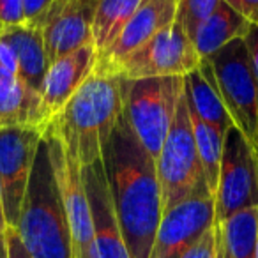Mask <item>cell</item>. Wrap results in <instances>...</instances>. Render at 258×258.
<instances>
[{"label": "cell", "mask_w": 258, "mask_h": 258, "mask_svg": "<svg viewBox=\"0 0 258 258\" xmlns=\"http://www.w3.org/2000/svg\"><path fill=\"white\" fill-rule=\"evenodd\" d=\"M219 2L221 0H179L175 20L180 23V27L191 41L195 39L198 29L216 11Z\"/></svg>", "instance_id": "603a6c76"}, {"label": "cell", "mask_w": 258, "mask_h": 258, "mask_svg": "<svg viewBox=\"0 0 258 258\" xmlns=\"http://www.w3.org/2000/svg\"><path fill=\"white\" fill-rule=\"evenodd\" d=\"M251 23L235 13L226 2H219L216 11L198 29L193 44L202 58L211 57L223 46L235 39H244Z\"/></svg>", "instance_id": "d6986e66"}, {"label": "cell", "mask_w": 258, "mask_h": 258, "mask_svg": "<svg viewBox=\"0 0 258 258\" xmlns=\"http://www.w3.org/2000/svg\"><path fill=\"white\" fill-rule=\"evenodd\" d=\"M258 207V156L233 125L225 135L218 187L214 193L216 225L244 209Z\"/></svg>", "instance_id": "ba28073f"}, {"label": "cell", "mask_w": 258, "mask_h": 258, "mask_svg": "<svg viewBox=\"0 0 258 258\" xmlns=\"http://www.w3.org/2000/svg\"><path fill=\"white\" fill-rule=\"evenodd\" d=\"M177 4L179 0H145L129 18L117 39L97 55V66L94 73L110 75L111 69L129 53H133L151 37L172 25L177 18Z\"/></svg>", "instance_id": "4fadbf2b"}, {"label": "cell", "mask_w": 258, "mask_h": 258, "mask_svg": "<svg viewBox=\"0 0 258 258\" xmlns=\"http://www.w3.org/2000/svg\"><path fill=\"white\" fill-rule=\"evenodd\" d=\"M214 197L198 195L163 212L149 258H179L212 226Z\"/></svg>", "instance_id": "7c38bea8"}, {"label": "cell", "mask_w": 258, "mask_h": 258, "mask_svg": "<svg viewBox=\"0 0 258 258\" xmlns=\"http://www.w3.org/2000/svg\"><path fill=\"white\" fill-rule=\"evenodd\" d=\"M163 212L198 195H211L195 144L189 104L182 92L163 147L156 158Z\"/></svg>", "instance_id": "277c9868"}, {"label": "cell", "mask_w": 258, "mask_h": 258, "mask_svg": "<svg viewBox=\"0 0 258 258\" xmlns=\"http://www.w3.org/2000/svg\"><path fill=\"white\" fill-rule=\"evenodd\" d=\"M202 57L193 41L187 37L180 23L173 22L138 50L120 60L110 75L125 80L159 78V76H186L200 68Z\"/></svg>", "instance_id": "52a82bcc"}, {"label": "cell", "mask_w": 258, "mask_h": 258, "mask_svg": "<svg viewBox=\"0 0 258 258\" xmlns=\"http://www.w3.org/2000/svg\"><path fill=\"white\" fill-rule=\"evenodd\" d=\"M8 228V223H6L4 216V204H2V187H0V233H4Z\"/></svg>", "instance_id": "f546056e"}, {"label": "cell", "mask_w": 258, "mask_h": 258, "mask_svg": "<svg viewBox=\"0 0 258 258\" xmlns=\"http://www.w3.org/2000/svg\"><path fill=\"white\" fill-rule=\"evenodd\" d=\"M219 237L232 258H256L258 207L244 209L218 223Z\"/></svg>", "instance_id": "44dd1931"}, {"label": "cell", "mask_w": 258, "mask_h": 258, "mask_svg": "<svg viewBox=\"0 0 258 258\" xmlns=\"http://www.w3.org/2000/svg\"><path fill=\"white\" fill-rule=\"evenodd\" d=\"M25 23L23 0H0V25L8 30Z\"/></svg>", "instance_id": "d4e9b609"}, {"label": "cell", "mask_w": 258, "mask_h": 258, "mask_svg": "<svg viewBox=\"0 0 258 258\" xmlns=\"http://www.w3.org/2000/svg\"><path fill=\"white\" fill-rule=\"evenodd\" d=\"M15 228L32 258H73L71 233L44 138Z\"/></svg>", "instance_id": "3957f363"}, {"label": "cell", "mask_w": 258, "mask_h": 258, "mask_svg": "<svg viewBox=\"0 0 258 258\" xmlns=\"http://www.w3.org/2000/svg\"><path fill=\"white\" fill-rule=\"evenodd\" d=\"M191 124H193V135H195V144H197V152L200 158L202 168L205 173V180H207V187L211 195L214 197L216 187H218L219 179V166H221L223 158V144H225V137L219 131H216L212 125L204 122L197 113L189 110Z\"/></svg>", "instance_id": "7402d4cb"}, {"label": "cell", "mask_w": 258, "mask_h": 258, "mask_svg": "<svg viewBox=\"0 0 258 258\" xmlns=\"http://www.w3.org/2000/svg\"><path fill=\"white\" fill-rule=\"evenodd\" d=\"M82 177L92 212L94 258H131L115 216L113 200L101 159L82 168Z\"/></svg>", "instance_id": "5bb4252c"}, {"label": "cell", "mask_w": 258, "mask_h": 258, "mask_svg": "<svg viewBox=\"0 0 258 258\" xmlns=\"http://www.w3.org/2000/svg\"><path fill=\"white\" fill-rule=\"evenodd\" d=\"M115 216L131 258H149L163 204L156 159L142 145L124 111L101 154Z\"/></svg>", "instance_id": "6da1fadb"}, {"label": "cell", "mask_w": 258, "mask_h": 258, "mask_svg": "<svg viewBox=\"0 0 258 258\" xmlns=\"http://www.w3.org/2000/svg\"><path fill=\"white\" fill-rule=\"evenodd\" d=\"M144 2L145 0H97L92 23V37L97 55L117 39L129 18Z\"/></svg>", "instance_id": "ffe728a7"}, {"label": "cell", "mask_w": 258, "mask_h": 258, "mask_svg": "<svg viewBox=\"0 0 258 258\" xmlns=\"http://www.w3.org/2000/svg\"><path fill=\"white\" fill-rule=\"evenodd\" d=\"M97 0H53V4L37 20L30 22L43 32L48 60L94 43L92 23Z\"/></svg>", "instance_id": "8fae6325"}, {"label": "cell", "mask_w": 258, "mask_h": 258, "mask_svg": "<svg viewBox=\"0 0 258 258\" xmlns=\"http://www.w3.org/2000/svg\"><path fill=\"white\" fill-rule=\"evenodd\" d=\"M251 25H258V0H223Z\"/></svg>", "instance_id": "4316f807"}, {"label": "cell", "mask_w": 258, "mask_h": 258, "mask_svg": "<svg viewBox=\"0 0 258 258\" xmlns=\"http://www.w3.org/2000/svg\"><path fill=\"white\" fill-rule=\"evenodd\" d=\"M244 44H246L247 55H249L251 68L254 71V76L258 80V25H251L247 34L244 36Z\"/></svg>", "instance_id": "83f0119b"}, {"label": "cell", "mask_w": 258, "mask_h": 258, "mask_svg": "<svg viewBox=\"0 0 258 258\" xmlns=\"http://www.w3.org/2000/svg\"><path fill=\"white\" fill-rule=\"evenodd\" d=\"M184 92V76L127 80L124 92V117L152 158H158L177 104Z\"/></svg>", "instance_id": "5b68a950"}, {"label": "cell", "mask_w": 258, "mask_h": 258, "mask_svg": "<svg viewBox=\"0 0 258 258\" xmlns=\"http://www.w3.org/2000/svg\"><path fill=\"white\" fill-rule=\"evenodd\" d=\"M2 32H4V29H2V25H0V34H2Z\"/></svg>", "instance_id": "836d02e7"}, {"label": "cell", "mask_w": 258, "mask_h": 258, "mask_svg": "<svg viewBox=\"0 0 258 258\" xmlns=\"http://www.w3.org/2000/svg\"><path fill=\"white\" fill-rule=\"evenodd\" d=\"M233 125L258 152V80L244 39H235L207 57Z\"/></svg>", "instance_id": "8992f818"}, {"label": "cell", "mask_w": 258, "mask_h": 258, "mask_svg": "<svg viewBox=\"0 0 258 258\" xmlns=\"http://www.w3.org/2000/svg\"><path fill=\"white\" fill-rule=\"evenodd\" d=\"M96 66L97 50L94 43L69 51L68 55L51 62L39 90L41 104L48 120L57 115L73 94L94 75Z\"/></svg>", "instance_id": "9a60e30c"}, {"label": "cell", "mask_w": 258, "mask_h": 258, "mask_svg": "<svg viewBox=\"0 0 258 258\" xmlns=\"http://www.w3.org/2000/svg\"><path fill=\"white\" fill-rule=\"evenodd\" d=\"M41 140L39 127L0 129V187L8 226L18 223Z\"/></svg>", "instance_id": "30bf717a"}, {"label": "cell", "mask_w": 258, "mask_h": 258, "mask_svg": "<svg viewBox=\"0 0 258 258\" xmlns=\"http://www.w3.org/2000/svg\"><path fill=\"white\" fill-rule=\"evenodd\" d=\"M256 156H258V152H256ZM256 258H258V240H256Z\"/></svg>", "instance_id": "d6a6232c"}, {"label": "cell", "mask_w": 258, "mask_h": 258, "mask_svg": "<svg viewBox=\"0 0 258 258\" xmlns=\"http://www.w3.org/2000/svg\"><path fill=\"white\" fill-rule=\"evenodd\" d=\"M125 82L118 75L94 73L48 120L44 129L60 138L80 168L101 159L103 147L124 111Z\"/></svg>", "instance_id": "7a4b0ae2"}, {"label": "cell", "mask_w": 258, "mask_h": 258, "mask_svg": "<svg viewBox=\"0 0 258 258\" xmlns=\"http://www.w3.org/2000/svg\"><path fill=\"white\" fill-rule=\"evenodd\" d=\"M0 258H8V249H6V237L0 233Z\"/></svg>", "instance_id": "1f68e13d"}, {"label": "cell", "mask_w": 258, "mask_h": 258, "mask_svg": "<svg viewBox=\"0 0 258 258\" xmlns=\"http://www.w3.org/2000/svg\"><path fill=\"white\" fill-rule=\"evenodd\" d=\"M43 138L46 142L53 175L64 205L69 233L73 244V258H94V228L90 202L83 184L82 168L69 156L60 138L50 129H44Z\"/></svg>", "instance_id": "9c48e42d"}, {"label": "cell", "mask_w": 258, "mask_h": 258, "mask_svg": "<svg viewBox=\"0 0 258 258\" xmlns=\"http://www.w3.org/2000/svg\"><path fill=\"white\" fill-rule=\"evenodd\" d=\"M0 36L15 51L18 62V76L30 89L39 92L50 68L41 29L30 23H23L20 27L4 30Z\"/></svg>", "instance_id": "ac0fdd59"}, {"label": "cell", "mask_w": 258, "mask_h": 258, "mask_svg": "<svg viewBox=\"0 0 258 258\" xmlns=\"http://www.w3.org/2000/svg\"><path fill=\"white\" fill-rule=\"evenodd\" d=\"M6 237V249H8V258H32L27 251L25 244L22 242L18 232L15 226H8L4 232Z\"/></svg>", "instance_id": "484cf974"}, {"label": "cell", "mask_w": 258, "mask_h": 258, "mask_svg": "<svg viewBox=\"0 0 258 258\" xmlns=\"http://www.w3.org/2000/svg\"><path fill=\"white\" fill-rule=\"evenodd\" d=\"M179 258H218V226H212L198 242Z\"/></svg>", "instance_id": "cb8c5ba5"}, {"label": "cell", "mask_w": 258, "mask_h": 258, "mask_svg": "<svg viewBox=\"0 0 258 258\" xmlns=\"http://www.w3.org/2000/svg\"><path fill=\"white\" fill-rule=\"evenodd\" d=\"M184 92L189 110L212 125L216 131H219L223 137L228 133L230 127H233V122L216 85L212 68L205 58H202L197 71L184 76Z\"/></svg>", "instance_id": "e0dca14e"}, {"label": "cell", "mask_w": 258, "mask_h": 258, "mask_svg": "<svg viewBox=\"0 0 258 258\" xmlns=\"http://www.w3.org/2000/svg\"><path fill=\"white\" fill-rule=\"evenodd\" d=\"M46 124L39 92L0 66V129L39 127L44 131Z\"/></svg>", "instance_id": "2e32d148"}, {"label": "cell", "mask_w": 258, "mask_h": 258, "mask_svg": "<svg viewBox=\"0 0 258 258\" xmlns=\"http://www.w3.org/2000/svg\"><path fill=\"white\" fill-rule=\"evenodd\" d=\"M53 0H23V11H25V23L37 20L50 6Z\"/></svg>", "instance_id": "f1b7e54d"}, {"label": "cell", "mask_w": 258, "mask_h": 258, "mask_svg": "<svg viewBox=\"0 0 258 258\" xmlns=\"http://www.w3.org/2000/svg\"><path fill=\"white\" fill-rule=\"evenodd\" d=\"M218 226V225H216ZM218 258H232L230 256V253L226 251L225 244L221 242V237H219V230H218Z\"/></svg>", "instance_id": "4dcf8cb0"}]
</instances>
